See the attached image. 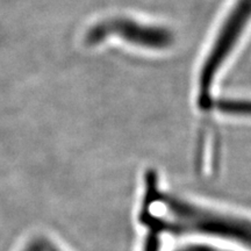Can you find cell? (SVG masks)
Instances as JSON below:
<instances>
[{
    "mask_svg": "<svg viewBox=\"0 0 251 251\" xmlns=\"http://www.w3.org/2000/svg\"><path fill=\"white\" fill-rule=\"evenodd\" d=\"M164 227L174 234H193L251 251V215L168 197Z\"/></svg>",
    "mask_w": 251,
    "mask_h": 251,
    "instance_id": "cell-1",
    "label": "cell"
},
{
    "mask_svg": "<svg viewBox=\"0 0 251 251\" xmlns=\"http://www.w3.org/2000/svg\"><path fill=\"white\" fill-rule=\"evenodd\" d=\"M251 20V0H237L220 28L211 50L207 54L199 75V105L208 109L212 106L209 98L212 85L220 69L224 67L231 51L240 41Z\"/></svg>",
    "mask_w": 251,
    "mask_h": 251,
    "instance_id": "cell-2",
    "label": "cell"
},
{
    "mask_svg": "<svg viewBox=\"0 0 251 251\" xmlns=\"http://www.w3.org/2000/svg\"><path fill=\"white\" fill-rule=\"evenodd\" d=\"M111 36L147 49L163 50L174 45L175 35L164 27L137 23L126 18H113L100 21L86 33V43L94 46Z\"/></svg>",
    "mask_w": 251,
    "mask_h": 251,
    "instance_id": "cell-3",
    "label": "cell"
},
{
    "mask_svg": "<svg viewBox=\"0 0 251 251\" xmlns=\"http://www.w3.org/2000/svg\"><path fill=\"white\" fill-rule=\"evenodd\" d=\"M213 105H215L220 112L226 113V114L250 115L251 117L250 100H219Z\"/></svg>",
    "mask_w": 251,
    "mask_h": 251,
    "instance_id": "cell-4",
    "label": "cell"
},
{
    "mask_svg": "<svg viewBox=\"0 0 251 251\" xmlns=\"http://www.w3.org/2000/svg\"><path fill=\"white\" fill-rule=\"evenodd\" d=\"M48 251H59V250H57V249H55V248H52V247H50L49 249H48Z\"/></svg>",
    "mask_w": 251,
    "mask_h": 251,
    "instance_id": "cell-5",
    "label": "cell"
}]
</instances>
